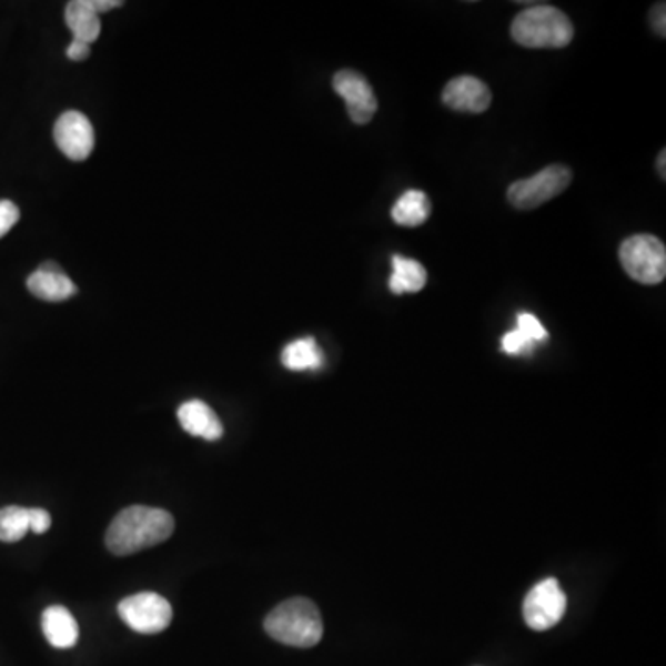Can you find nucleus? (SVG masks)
I'll list each match as a JSON object with an SVG mask.
<instances>
[{
	"instance_id": "6e6552de",
	"label": "nucleus",
	"mask_w": 666,
	"mask_h": 666,
	"mask_svg": "<svg viewBox=\"0 0 666 666\" xmlns=\"http://www.w3.org/2000/svg\"><path fill=\"white\" fill-rule=\"evenodd\" d=\"M335 93L346 102L349 115L355 124H366L377 111L376 94L371 83L360 72L343 69L333 77Z\"/></svg>"
},
{
	"instance_id": "423d86ee",
	"label": "nucleus",
	"mask_w": 666,
	"mask_h": 666,
	"mask_svg": "<svg viewBox=\"0 0 666 666\" xmlns=\"http://www.w3.org/2000/svg\"><path fill=\"white\" fill-rule=\"evenodd\" d=\"M119 616L133 632L154 635L171 624L172 607L161 594L138 593L122 599Z\"/></svg>"
},
{
	"instance_id": "6ab92c4d",
	"label": "nucleus",
	"mask_w": 666,
	"mask_h": 666,
	"mask_svg": "<svg viewBox=\"0 0 666 666\" xmlns=\"http://www.w3.org/2000/svg\"><path fill=\"white\" fill-rule=\"evenodd\" d=\"M516 330H521V332L532 339L535 344L548 339L546 327H544L537 316L532 315V313H521V315L516 316Z\"/></svg>"
},
{
	"instance_id": "f8f14e48",
	"label": "nucleus",
	"mask_w": 666,
	"mask_h": 666,
	"mask_svg": "<svg viewBox=\"0 0 666 666\" xmlns=\"http://www.w3.org/2000/svg\"><path fill=\"white\" fill-rule=\"evenodd\" d=\"M178 421L189 435L202 437L205 441H216L224 433L221 418L202 400H189L185 404L180 405Z\"/></svg>"
},
{
	"instance_id": "2eb2a0df",
	"label": "nucleus",
	"mask_w": 666,
	"mask_h": 666,
	"mask_svg": "<svg viewBox=\"0 0 666 666\" xmlns=\"http://www.w3.org/2000/svg\"><path fill=\"white\" fill-rule=\"evenodd\" d=\"M426 269L416 260L393 255V274L389 280L391 293H418L426 285Z\"/></svg>"
},
{
	"instance_id": "4be33fe9",
	"label": "nucleus",
	"mask_w": 666,
	"mask_h": 666,
	"mask_svg": "<svg viewBox=\"0 0 666 666\" xmlns=\"http://www.w3.org/2000/svg\"><path fill=\"white\" fill-rule=\"evenodd\" d=\"M50 524H52V518H50L49 511L38 509V507L30 509V532L41 535V533L49 532Z\"/></svg>"
},
{
	"instance_id": "f257e3e1",
	"label": "nucleus",
	"mask_w": 666,
	"mask_h": 666,
	"mask_svg": "<svg viewBox=\"0 0 666 666\" xmlns=\"http://www.w3.org/2000/svg\"><path fill=\"white\" fill-rule=\"evenodd\" d=\"M172 532L174 518L169 511L132 505L111 522L105 533V546L111 554L130 555L163 543Z\"/></svg>"
},
{
	"instance_id": "b1692460",
	"label": "nucleus",
	"mask_w": 666,
	"mask_h": 666,
	"mask_svg": "<svg viewBox=\"0 0 666 666\" xmlns=\"http://www.w3.org/2000/svg\"><path fill=\"white\" fill-rule=\"evenodd\" d=\"M652 24H654L655 32L659 33V36H665V2L654 6V10H652Z\"/></svg>"
},
{
	"instance_id": "1a4fd4ad",
	"label": "nucleus",
	"mask_w": 666,
	"mask_h": 666,
	"mask_svg": "<svg viewBox=\"0 0 666 666\" xmlns=\"http://www.w3.org/2000/svg\"><path fill=\"white\" fill-rule=\"evenodd\" d=\"M54 141L69 160H88L94 149L93 124L80 111H65L56 121Z\"/></svg>"
},
{
	"instance_id": "f03ea898",
	"label": "nucleus",
	"mask_w": 666,
	"mask_h": 666,
	"mask_svg": "<svg viewBox=\"0 0 666 666\" xmlns=\"http://www.w3.org/2000/svg\"><path fill=\"white\" fill-rule=\"evenodd\" d=\"M265 632L278 643L311 648L324 633L321 610L307 598L285 599L266 615Z\"/></svg>"
},
{
	"instance_id": "7ed1b4c3",
	"label": "nucleus",
	"mask_w": 666,
	"mask_h": 666,
	"mask_svg": "<svg viewBox=\"0 0 666 666\" xmlns=\"http://www.w3.org/2000/svg\"><path fill=\"white\" fill-rule=\"evenodd\" d=\"M511 38L527 49H563L574 38V27L554 6L537 4L515 17Z\"/></svg>"
},
{
	"instance_id": "a878e982",
	"label": "nucleus",
	"mask_w": 666,
	"mask_h": 666,
	"mask_svg": "<svg viewBox=\"0 0 666 666\" xmlns=\"http://www.w3.org/2000/svg\"><path fill=\"white\" fill-rule=\"evenodd\" d=\"M665 160H666L665 150H660L659 160H657V169H659V174H660V178H663V180H665V178H666Z\"/></svg>"
},
{
	"instance_id": "20e7f679",
	"label": "nucleus",
	"mask_w": 666,
	"mask_h": 666,
	"mask_svg": "<svg viewBox=\"0 0 666 666\" xmlns=\"http://www.w3.org/2000/svg\"><path fill=\"white\" fill-rule=\"evenodd\" d=\"M620 263L627 276L644 285H657L666 276V249L663 241L638 233L620 244Z\"/></svg>"
},
{
	"instance_id": "4468645a",
	"label": "nucleus",
	"mask_w": 666,
	"mask_h": 666,
	"mask_svg": "<svg viewBox=\"0 0 666 666\" xmlns=\"http://www.w3.org/2000/svg\"><path fill=\"white\" fill-rule=\"evenodd\" d=\"M430 211H432V204H430L427 194L424 191L410 189L396 200V204L391 210V216L398 226L416 228L427 221Z\"/></svg>"
},
{
	"instance_id": "9d476101",
	"label": "nucleus",
	"mask_w": 666,
	"mask_h": 666,
	"mask_svg": "<svg viewBox=\"0 0 666 666\" xmlns=\"http://www.w3.org/2000/svg\"><path fill=\"white\" fill-rule=\"evenodd\" d=\"M444 104L463 113H482L491 105V89L474 77L450 80L443 91Z\"/></svg>"
},
{
	"instance_id": "aec40b11",
	"label": "nucleus",
	"mask_w": 666,
	"mask_h": 666,
	"mask_svg": "<svg viewBox=\"0 0 666 666\" xmlns=\"http://www.w3.org/2000/svg\"><path fill=\"white\" fill-rule=\"evenodd\" d=\"M533 346H535V343H533L532 339L527 337V335H524L521 330L507 332L504 337H502V350H504L505 354H529Z\"/></svg>"
},
{
	"instance_id": "5701e85b",
	"label": "nucleus",
	"mask_w": 666,
	"mask_h": 666,
	"mask_svg": "<svg viewBox=\"0 0 666 666\" xmlns=\"http://www.w3.org/2000/svg\"><path fill=\"white\" fill-rule=\"evenodd\" d=\"M89 54H91V44L78 41V39H72V43L67 47V58H69V60H88Z\"/></svg>"
},
{
	"instance_id": "412c9836",
	"label": "nucleus",
	"mask_w": 666,
	"mask_h": 666,
	"mask_svg": "<svg viewBox=\"0 0 666 666\" xmlns=\"http://www.w3.org/2000/svg\"><path fill=\"white\" fill-rule=\"evenodd\" d=\"M19 208L11 200H0V238H4L19 222Z\"/></svg>"
},
{
	"instance_id": "9b49d317",
	"label": "nucleus",
	"mask_w": 666,
	"mask_h": 666,
	"mask_svg": "<svg viewBox=\"0 0 666 666\" xmlns=\"http://www.w3.org/2000/svg\"><path fill=\"white\" fill-rule=\"evenodd\" d=\"M27 287L36 299L44 302H63L74 296L78 291L71 278L52 261L43 263L38 271L28 276Z\"/></svg>"
},
{
	"instance_id": "0eeeda50",
	"label": "nucleus",
	"mask_w": 666,
	"mask_h": 666,
	"mask_svg": "<svg viewBox=\"0 0 666 666\" xmlns=\"http://www.w3.org/2000/svg\"><path fill=\"white\" fill-rule=\"evenodd\" d=\"M566 594L559 587V582L555 577H548L544 582L537 583L535 587L527 593L522 605L524 620L527 626L535 632H546L555 624H559L561 618L565 616Z\"/></svg>"
},
{
	"instance_id": "39448f33",
	"label": "nucleus",
	"mask_w": 666,
	"mask_h": 666,
	"mask_svg": "<svg viewBox=\"0 0 666 666\" xmlns=\"http://www.w3.org/2000/svg\"><path fill=\"white\" fill-rule=\"evenodd\" d=\"M572 182V171L565 165H549L535 176L511 183L507 200L518 210H533L563 193Z\"/></svg>"
},
{
	"instance_id": "393cba45",
	"label": "nucleus",
	"mask_w": 666,
	"mask_h": 666,
	"mask_svg": "<svg viewBox=\"0 0 666 666\" xmlns=\"http://www.w3.org/2000/svg\"><path fill=\"white\" fill-rule=\"evenodd\" d=\"M88 2L89 8L100 16V13H105V11L115 10V8H121V0H85Z\"/></svg>"
},
{
	"instance_id": "a211bd4d",
	"label": "nucleus",
	"mask_w": 666,
	"mask_h": 666,
	"mask_svg": "<svg viewBox=\"0 0 666 666\" xmlns=\"http://www.w3.org/2000/svg\"><path fill=\"white\" fill-rule=\"evenodd\" d=\"M30 532V507L8 505L0 509V541L17 543Z\"/></svg>"
},
{
	"instance_id": "ddd939ff",
	"label": "nucleus",
	"mask_w": 666,
	"mask_h": 666,
	"mask_svg": "<svg viewBox=\"0 0 666 666\" xmlns=\"http://www.w3.org/2000/svg\"><path fill=\"white\" fill-rule=\"evenodd\" d=\"M41 627H43L44 637L54 648L65 649L72 648L77 644L78 624L71 610L61 607V605H52L43 610L41 616Z\"/></svg>"
},
{
	"instance_id": "f3484780",
	"label": "nucleus",
	"mask_w": 666,
	"mask_h": 666,
	"mask_svg": "<svg viewBox=\"0 0 666 666\" xmlns=\"http://www.w3.org/2000/svg\"><path fill=\"white\" fill-rule=\"evenodd\" d=\"M282 363L289 371H315L322 365V352L315 339H296L283 349Z\"/></svg>"
},
{
	"instance_id": "dca6fc26",
	"label": "nucleus",
	"mask_w": 666,
	"mask_h": 666,
	"mask_svg": "<svg viewBox=\"0 0 666 666\" xmlns=\"http://www.w3.org/2000/svg\"><path fill=\"white\" fill-rule=\"evenodd\" d=\"M65 22L72 36L83 43H94L100 36V17L85 0H72L65 8Z\"/></svg>"
}]
</instances>
